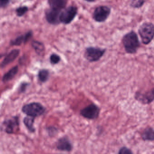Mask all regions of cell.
Listing matches in <instances>:
<instances>
[{"label": "cell", "instance_id": "1", "mask_svg": "<svg viewBox=\"0 0 154 154\" xmlns=\"http://www.w3.org/2000/svg\"><path fill=\"white\" fill-rule=\"evenodd\" d=\"M122 41L125 52L128 54H136L140 46L137 34L133 30L124 35L122 37Z\"/></svg>", "mask_w": 154, "mask_h": 154}, {"label": "cell", "instance_id": "2", "mask_svg": "<svg viewBox=\"0 0 154 154\" xmlns=\"http://www.w3.org/2000/svg\"><path fill=\"white\" fill-rule=\"evenodd\" d=\"M138 32L143 45H149L154 38V24L145 22L140 25Z\"/></svg>", "mask_w": 154, "mask_h": 154}, {"label": "cell", "instance_id": "3", "mask_svg": "<svg viewBox=\"0 0 154 154\" xmlns=\"http://www.w3.org/2000/svg\"><path fill=\"white\" fill-rule=\"evenodd\" d=\"M21 111L27 116L36 118L45 114L46 108L40 103L33 102L25 104L22 107Z\"/></svg>", "mask_w": 154, "mask_h": 154}, {"label": "cell", "instance_id": "4", "mask_svg": "<svg viewBox=\"0 0 154 154\" xmlns=\"http://www.w3.org/2000/svg\"><path fill=\"white\" fill-rule=\"evenodd\" d=\"M20 119L18 116L6 119L2 123L1 129L8 134H14L19 130Z\"/></svg>", "mask_w": 154, "mask_h": 154}, {"label": "cell", "instance_id": "5", "mask_svg": "<svg viewBox=\"0 0 154 154\" xmlns=\"http://www.w3.org/2000/svg\"><path fill=\"white\" fill-rule=\"evenodd\" d=\"M106 52V48L89 47L85 48L84 57L90 63L96 62L103 57Z\"/></svg>", "mask_w": 154, "mask_h": 154}, {"label": "cell", "instance_id": "6", "mask_svg": "<svg viewBox=\"0 0 154 154\" xmlns=\"http://www.w3.org/2000/svg\"><path fill=\"white\" fill-rule=\"evenodd\" d=\"M111 13V8L106 5H100L95 8L93 14V18L96 22L103 23L108 19Z\"/></svg>", "mask_w": 154, "mask_h": 154}, {"label": "cell", "instance_id": "7", "mask_svg": "<svg viewBox=\"0 0 154 154\" xmlns=\"http://www.w3.org/2000/svg\"><path fill=\"white\" fill-rule=\"evenodd\" d=\"M78 13L77 7L71 6L62 11L60 15V23L65 25L70 24L74 20Z\"/></svg>", "mask_w": 154, "mask_h": 154}, {"label": "cell", "instance_id": "8", "mask_svg": "<svg viewBox=\"0 0 154 154\" xmlns=\"http://www.w3.org/2000/svg\"><path fill=\"white\" fill-rule=\"evenodd\" d=\"M100 112V107L96 104L92 103L82 109L80 111V114L87 119L94 120L99 117Z\"/></svg>", "mask_w": 154, "mask_h": 154}, {"label": "cell", "instance_id": "9", "mask_svg": "<svg viewBox=\"0 0 154 154\" xmlns=\"http://www.w3.org/2000/svg\"><path fill=\"white\" fill-rule=\"evenodd\" d=\"M56 148L59 151L70 152L73 149L72 143L67 136L58 139L56 143Z\"/></svg>", "mask_w": 154, "mask_h": 154}, {"label": "cell", "instance_id": "10", "mask_svg": "<svg viewBox=\"0 0 154 154\" xmlns=\"http://www.w3.org/2000/svg\"><path fill=\"white\" fill-rule=\"evenodd\" d=\"M135 98L142 104H149L154 100V88L149 91L141 93L137 92L135 94Z\"/></svg>", "mask_w": 154, "mask_h": 154}, {"label": "cell", "instance_id": "11", "mask_svg": "<svg viewBox=\"0 0 154 154\" xmlns=\"http://www.w3.org/2000/svg\"><path fill=\"white\" fill-rule=\"evenodd\" d=\"M62 11L49 8L45 11V18L49 24L57 25L60 23V15Z\"/></svg>", "mask_w": 154, "mask_h": 154}, {"label": "cell", "instance_id": "12", "mask_svg": "<svg viewBox=\"0 0 154 154\" xmlns=\"http://www.w3.org/2000/svg\"><path fill=\"white\" fill-rule=\"evenodd\" d=\"M20 54V50L19 49H14L11 50L5 57L1 64L2 69L5 68L11 63L14 62Z\"/></svg>", "mask_w": 154, "mask_h": 154}, {"label": "cell", "instance_id": "13", "mask_svg": "<svg viewBox=\"0 0 154 154\" xmlns=\"http://www.w3.org/2000/svg\"><path fill=\"white\" fill-rule=\"evenodd\" d=\"M33 32L29 31L24 35H20L16 38L14 40L11 41L10 45L11 46H20L22 44L26 43L33 36Z\"/></svg>", "mask_w": 154, "mask_h": 154}, {"label": "cell", "instance_id": "14", "mask_svg": "<svg viewBox=\"0 0 154 154\" xmlns=\"http://www.w3.org/2000/svg\"><path fill=\"white\" fill-rule=\"evenodd\" d=\"M50 8L62 11L65 8L67 0H48Z\"/></svg>", "mask_w": 154, "mask_h": 154}, {"label": "cell", "instance_id": "15", "mask_svg": "<svg viewBox=\"0 0 154 154\" xmlns=\"http://www.w3.org/2000/svg\"><path fill=\"white\" fill-rule=\"evenodd\" d=\"M19 68L18 66L12 67L8 72L3 75L2 77V82L3 83L8 82L13 79L18 72Z\"/></svg>", "mask_w": 154, "mask_h": 154}, {"label": "cell", "instance_id": "16", "mask_svg": "<svg viewBox=\"0 0 154 154\" xmlns=\"http://www.w3.org/2000/svg\"><path fill=\"white\" fill-rule=\"evenodd\" d=\"M35 119V118L29 116L23 119V123L30 133H35L36 131L35 128L34 127Z\"/></svg>", "mask_w": 154, "mask_h": 154}, {"label": "cell", "instance_id": "17", "mask_svg": "<svg viewBox=\"0 0 154 154\" xmlns=\"http://www.w3.org/2000/svg\"><path fill=\"white\" fill-rule=\"evenodd\" d=\"M141 138L145 141H154V129L151 127L146 128L141 134Z\"/></svg>", "mask_w": 154, "mask_h": 154}, {"label": "cell", "instance_id": "18", "mask_svg": "<svg viewBox=\"0 0 154 154\" xmlns=\"http://www.w3.org/2000/svg\"><path fill=\"white\" fill-rule=\"evenodd\" d=\"M32 46L38 55L42 56L44 54L45 48L43 43L38 41H33L32 43Z\"/></svg>", "mask_w": 154, "mask_h": 154}, {"label": "cell", "instance_id": "19", "mask_svg": "<svg viewBox=\"0 0 154 154\" xmlns=\"http://www.w3.org/2000/svg\"><path fill=\"white\" fill-rule=\"evenodd\" d=\"M49 76H50V72L48 69H40L38 71V77L40 82H46L49 79Z\"/></svg>", "mask_w": 154, "mask_h": 154}, {"label": "cell", "instance_id": "20", "mask_svg": "<svg viewBox=\"0 0 154 154\" xmlns=\"http://www.w3.org/2000/svg\"><path fill=\"white\" fill-rule=\"evenodd\" d=\"M146 2V0H131L130 6L135 9H139L143 7Z\"/></svg>", "mask_w": 154, "mask_h": 154}, {"label": "cell", "instance_id": "21", "mask_svg": "<svg viewBox=\"0 0 154 154\" xmlns=\"http://www.w3.org/2000/svg\"><path fill=\"white\" fill-rule=\"evenodd\" d=\"M28 11V8L26 6H21L17 8L15 12L17 17H22L26 14Z\"/></svg>", "mask_w": 154, "mask_h": 154}, {"label": "cell", "instance_id": "22", "mask_svg": "<svg viewBox=\"0 0 154 154\" xmlns=\"http://www.w3.org/2000/svg\"><path fill=\"white\" fill-rule=\"evenodd\" d=\"M49 137H55L58 133V129L54 126H50L46 129Z\"/></svg>", "mask_w": 154, "mask_h": 154}, {"label": "cell", "instance_id": "23", "mask_svg": "<svg viewBox=\"0 0 154 154\" xmlns=\"http://www.w3.org/2000/svg\"><path fill=\"white\" fill-rule=\"evenodd\" d=\"M50 63L53 65H55L60 63L61 58L60 56L56 54H53L49 57Z\"/></svg>", "mask_w": 154, "mask_h": 154}, {"label": "cell", "instance_id": "24", "mask_svg": "<svg viewBox=\"0 0 154 154\" xmlns=\"http://www.w3.org/2000/svg\"><path fill=\"white\" fill-rule=\"evenodd\" d=\"M29 85V83L27 82H21L20 85L19 87L18 91L19 93H24L26 92L27 89Z\"/></svg>", "mask_w": 154, "mask_h": 154}, {"label": "cell", "instance_id": "25", "mask_svg": "<svg viewBox=\"0 0 154 154\" xmlns=\"http://www.w3.org/2000/svg\"><path fill=\"white\" fill-rule=\"evenodd\" d=\"M133 152L131 151L127 147H122L120 149L119 152V154H132Z\"/></svg>", "mask_w": 154, "mask_h": 154}, {"label": "cell", "instance_id": "26", "mask_svg": "<svg viewBox=\"0 0 154 154\" xmlns=\"http://www.w3.org/2000/svg\"><path fill=\"white\" fill-rule=\"evenodd\" d=\"M11 0H0V6L1 8H6L8 5Z\"/></svg>", "mask_w": 154, "mask_h": 154}, {"label": "cell", "instance_id": "27", "mask_svg": "<svg viewBox=\"0 0 154 154\" xmlns=\"http://www.w3.org/2000/svg\"><path fill=\"white\" fill-rule=\"evenodd\" d=\"M85 1L87 2H95L96 0H85Z\"/></svg>", "mask_w": 154, "mask_h": 154}]
</instances>
